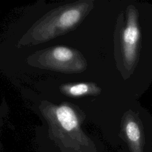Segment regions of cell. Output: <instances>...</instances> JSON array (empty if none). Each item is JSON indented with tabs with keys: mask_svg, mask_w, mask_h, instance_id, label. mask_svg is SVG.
<instances>
[{
	"mask_svg": "<svg viewBox=\"0 0 152 152\" xmlns=\"http://www.w3.org/2000/svg\"><path fill=\"white\" fill-rule=\"evenodd\" d=\"M121 137L126 142L129 152H144L145 139L142 127L135 118H125L122 124Z\"/></svg>",
	"mask_w": 152,
	"mask_h": 152,
	"instance_id": "277c9868",
	"label": "cell"
},
{
	"mask_svg": "<svg viewBox=\"0 0 152 152\" xmlns=\"http://www.w3.org/2000/svg\"><path fill=\"white\" fill-rule=\"evenodd\" d=\"M59 91L62 94L70 97L97 95L100 93L99 87L92 83L63 84L60 86Z\"/></svg>",
	"mask_w": 152,
	"mask_h": 152,
	"instance_id": "5b68a950",
	"label": "cell"
},
{
	"mask_svg": "<svg viewBox=\"0 0 152 152\" xmlns=\"http://www.w3.org/2000/svg\"><path fill=\"white\" fill-rule=\"evenodd\" d=\"M122 36L124 61L127 65L132 66L137 58V46L140 38V30L135 10H129L127 23Z\"/></svg>",
	"mask_w": 152,
	"mask_h": 152,
	"instance_id": "3957f363",
	"label": "cell"
},
{
	"mask_svg": "<svg viewBox=\"0 0 152 152\" xmlns=\"http://www.w3.org/2000/svg\"><path fill=\"white\" fill-rule=\"evenodd\" d=\"M2 112H8V105L5 100H4L0 104V113H2Z\"/></svg>",
	"mask_w": 152,
	"mask_h": 152,
	"instance_id": "8992f818",
	"label": "cell"
},
{
	"mask_svg": "<svg viewBox=\"0 0 152 152\" xmlns=\"http://www.w3.org/2000/svg\"><path fill=\"white\" fill-rule=\"evenodd\" d=\"M26 63L35 68L65 74L80 73L87 66L86 59L79 50L66 46L37 50L27 56Z\"/></svg>",
	"mask_w": 152,
	"mask_h": 152,
	"instance_id": "7a4b0ae2",
	"label": "cell"
},
{
	"mask_svg": "<svg viewBox=\"0 0 152 152\" xmlns=\"http://www.w3.org/2000/svg\"><path fill=\"white\" fill-rule=\"evenodd\" d=\"M93 7L92 1L80 0L49 11L20 37L17 47L20 48L45 43L75 30Z\"/></svg>",
	"mask_w": 152,
	"mask_h": 152,
	"instance_id": "6da1fadb",
	"label": "cell"
}]
</instances>
